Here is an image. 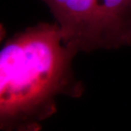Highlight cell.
<instances>
[{
  "label": "cell",
  "mask_w": 131,
  "mask_h": 131,
  "mask_svg": "<svg viewBox=\"0 0 131 131\" xmlns=\"http://www.w3.org/2000/svg\"><path fill=\"white\" fill-rule=\"evenodd\" d=\"M78 51L131 46V0H41Z\"/></svg>",
  "instance_id": "cell-2"
},
{
  "label": "cell",
  "mask_w": 131,
  "mask_h": 131,
  "mask_svg": "<svg viewBox=\"0 0 131 131\" xmlns=\"http://www.w3.org/2000/svg\"><path fill=\"white\" fill-rule=\"evenodd\" d=\"M78 51L56 22L15 34L0 52V128L38 131L57 111L61 96L78 98L84 88L72 61Z\"/></svg>",
  "instance_id": "cell-1"
}]
</instances>
